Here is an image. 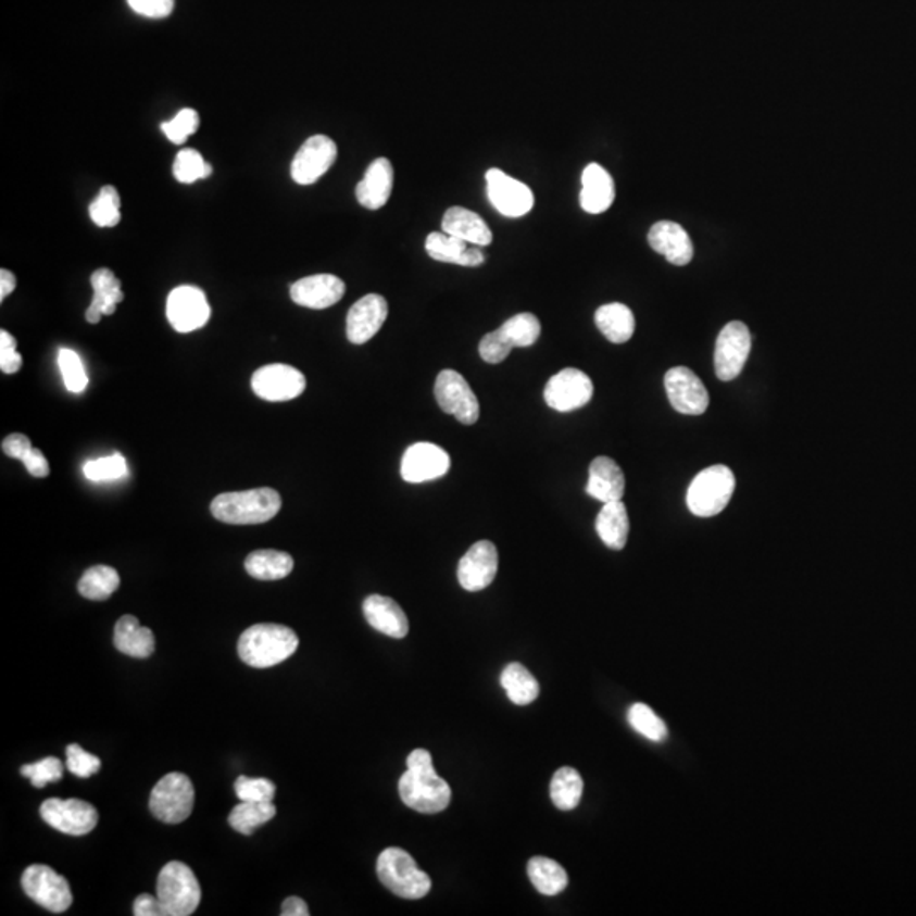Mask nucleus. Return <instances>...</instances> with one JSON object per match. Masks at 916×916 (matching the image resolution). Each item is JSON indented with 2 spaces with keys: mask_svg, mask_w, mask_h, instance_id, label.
Returning <instances> with one entry per match:
<instances>
[{
  "mask_svg": "<svg viewBox=\"0 0 916 916\" xmlns=\"http://www.w3.org/2000/svg\"><path fill=\"white\" fill-rule=\"evenodd\" d=\"M133 913L136 916H165L159 898L151 896V894H140L136 898Z\"/></svg>",
  "mask_w": 916,
  "mask_h": 916,
  "instance_id": "obj_54",
  "label": "nucleus"
},
{
  "mask_svg": "<svg viewBox=\"0 0 916 916\" xmlns=\"http://www.w3.org/2000/svg\"><path fill=\"white\" fill-rule=\"evenodd\" d=\"M399 796L411 810L425 815L449 808L452 789L438 776L434 758L425 749H416L407 757V770L399 779Z\"/></svg>",
  "mask_w": 916,
  "mask_h": 916,
  "instance_id": "obj_1",
  "label": "nucleus"
},
{
  "mask_svg": "<svg viewBox=\"0 0 916 916\" xmlns=\"http://www.w3.org/2000/svg\"><path fill=\"white\" fill-rule=\"evenodd\" d=\"M628 724L635 731H638L645 739L652 740V742H664L669 735L664 719L652 707L643 703L633 704L628 710Z\"/></svg>",
  "mask_w": 916,
  "mask_h": 916,
  "instance_id": "obj_40",
  "label": "nucleus"
},
{
  "mask_svg": "<svg viewBox=\"0 0 916 916\" xmlns=\"http://www.w3.org/2000/svg\"><path fill=\"white\" fill-rule=\"evenodd\" d=\"M283 916H310V908L305 905V901L298 896L287 898L283 903Z\"/></svg>",
  "mask_w": 916,
  "mask_h": 916,
  "instance_id": "obj_55",
  "label": "nucleus"
},
{
  "mask_svg": "<svg viewBox=\"0 0 916 916\" xmlns=\"http://www.w3.org/2000/svg\"><path fill=\"white\" fill-rule=\"evenodd\" d=\"M174 175L178 183L192 184L213 175V166L204 162L199 151L183 150L175 159Z\"/></svg>",
  "mask_w": 916,
  "mask_h": 916,
  "instance_id": "obj_42",
  "label": "nucleus"
},
{
  "mask_svg": "<svg viewBox=\"0 0 916 916\" xmlns=\"http://www.w3.org/2000/svg\"><path fill=\"white\" fill-rule=\"evenodd\" d=\"M511 350H513V344L506 340L499 328L495 331L488 332L479 343L480 359L491 365L501 364L503 360L507 359Z\"/></svg>",
  "mask_w": 916,
  "mask_h": 916,
  "instance_id": "obj_49",
  "label": "nucleus"
},
{
  "mask_svg": "<svg viewBox=\"0 0 916 916\" xmlns=\"http://www.w3.org/2000/svg\"><path fill=\"white\" fill-rule=\"evenodd\" d=\"M344 290L347 287L337 275H310L290 286V299L308 310H326L341 301Z\"/></svg>",
  "mask_w": 916,
  "mask_h": 916,
  "instance_id": "obj_21",
  "label": "nucleus"
},
{
  "mask_svg": "<svg viewBox=\"0 0 916 916\" xmlns=\"http://www.w3.org/2000/svg\"><path fill=\"white\" fill-rule=\"evenodd\" d=\"M59 365L60 372H62L63 382H65L68 391L74 392V394H80V392L86 391L89 377H87L86 367L81 364L80 356H78L75 350H60Z\"/></svg>",
  "mask_w": 916,
  "mask_h": 916,
  "instance_id": "obj_43",
  "label": "nucleus"
},
{
  "mask_svg": "<svg viewBox=\"0 0 916 916\" xmlns=\"http://www.w3.org/2000/svg\"><path fill=\"white\" fill-rule=\"evenodd\" d=\"M16 275L8 268L0 271V301H4L8 296L12 294V290L16 289Z\"/></svg>",
  "mask_w": 916,
  "mask_h": 916,
  "instance_id": "obj_56",
  "label": "nucleus"
},
{
  "mask_svg": "<svg viewBox=\"0 0 916 916\" xmlns=\"http://www.w3.org/2000/svg\"><path fill=\"white\" fill-rule=\"evenodd\" d=\"M735 492L733 472L727 465L704 468L692 479L686 495L689 511L700 518L719 515Z\"/></svg>",
  "mask_w": 916,
  "mask_h": 916,
  "instance_id": "obj_6",
  "label": "nucleus"
},
{
  "mask_svg": "<svg viewBox=\"0 0 916 916\" xmlns=\"http://www.w3.org/2000/svg\"><path fill=\"white\" fill-rule=\"evenodd\" d=\"M235 793L240 801H274L275 785L263 777L240 776L235 782Z\"/></svg>",
  "mask_w": 916,
  "mask_h": 916,
  "instance_id": "obj_47",
  "label": "nucleus"
},
{
  "mask_svg": "<svg viewBox=\"0 0 916 916\" xmlns=\"http://www.w3.org/2000/svg\"><path fill=\"white\" fill-rule=\"evenodd\" d=\"M526 869H528V878H530L531 884L535 886L538 893L545 894V896H555L567 888V873L553 858L537 855V857L530 858Z\"/></svg>",
  "mask_w": 916,
  "mask_h": 916,
  "instance_id": "obj_34",
  "label": "nucleus"
},
{
  "mask_svg": "<svg viewBox=\"0 0 916 916\" xmlns=\"http://www.w3.org/2000/svg\"><path fill=\"white\" fill-rule=\"evenodd\" d=\"M435 398L438 406L464 425H476L479 419V399L472 391L467 380L455 371H441L435 382Z\"/></svg>",
  "mask_w": 916,
  "mask_h": 916,
  "instance_id": "obj_9",
  "label": "nucleus"
},
{
  "mask_svg": "<svg viewBox=\"0 0 916 916\" xmlns=\"http://www.w3.org/2000/svg\"><path fill=\"white\" fill-rule=\"evenodd\" d=\"M751 331L743 323L731 322L719 331L715 347V372L719 380L737 379L751 355Z\"/></svg>",
  "mask_w": 916,
  "mask_h": 916,
  "instance_id": "obj_10",
  "label": "nucleus"
},
{
  "mask_svg": "<svg viewBox=\"0 0 916 916\" xmlns=\"http://www.w3.org/2000/svg\"><path fill=\"white\" fill-rule=\"evenodd\" d=\"M499 329L506 337V340L513 344V349H526V347L537 343L538 338H540L541 325L540 319L535 314L519 313L507 319Z\"/></svg>",
  "mask_w": 916,
  "mask_h": 916,
  "instance_id": "obj_39",
  "label": "nucleus"
},
{
  "mask_svg": "<svg viewBox=\"0 0 916 916\" xmlns=\"http://www.w3.org/2000/svg\"><path fill=\"white\" fill-rule=\"evenodd\" d=\"M199 128V114L193 109H183L172 121L162 124V131L175 145L186 143Z\"/></svg>",
  "mask_w": 916,
  "mask_h": 916,
  "instance_id": "obj_46",
  "label": "nucleus"
},
{
  "mask_svg": "<svg viewBox=\"0 0 916 916\" xmlns=\"http://www.w3.org/2000/svg\"><path fill=\"white\" fill-rule=\"evenodd\" d=\"M128 4L141 16L162 20L174 12L175 0H128Z\"/></svg>",
  "mask_w": 916,
  "mask_h": 916,
  "instance_id": "obj_51",
  "label": "nucleus"
},
{
  "mask_svg": "<svg viewBox=\"0 0 916 916\" xmlns=\"http://www.w3.org/2000/svg\"><path fill=\"white\" fill-rule=\"evenodd\" d=\"M426 253L437 262L455 263L462 267H479L486 262V255L477 244L455 238L446 231L429 233L426 236Z\"/></svg>",
  "mask_w": 916,
  "mask_h": 916,
  "instance_id": "obj_23",
  "label": "nucleus"
},
{
  "mask_svg": "<svg viewBox=\"0 0 916 916\" xmlns=\"http://www.w3.org/2000/svg\"><path fill=\"white\" fill-rule=\"evenodd\" d=\"M586 492L601 503L622 501L625 494V476L619 465L610 456H598L589 465Z\"/></svg>",
  "mask_w": 916,
  "mask_h": 916,
  "instance_id": "obj_26",
  "label": "nucleus"
},
{
  "mask_svg": "<svg viewBox=\"0 0 916 916\" xmlns=\"http://www.w3.org/2000/svg\"><path fill=\"white\" fill-rule=\"evenodd\" d=\"M377 876L387 890L404 900H422L431 891V879L399 846H389L377 858Z\"/></svg>",
  "mask_w": 916,
  "mask_h": 916,
  "instance_id": "obj_4",
  "label": "nucleus"
},
{
  "mask_svg": "<svg viewBox=\"0 0 916 916\" xmlns=\"http://www.w3.org/2000/svg\"><path fill=\"white\" fill-rule=\"evenodd\" d=\"M364 615L374 630L391 638H404L410 633V622L402 607L391 598L380 594L368 595L364 601Z\"/></svg>",
  "mask_w": 916,
  "mask_h": 916,
  "instance_id": "obj_25",
  "label": "nucleus"
},
{
  "mask_svg": "<svg viewBox=\"0 0 916 916\" xmlns=\"http://www.w3.org/2000/svg\"><path fill=\"white\" fill-rule=\"evenodd\" d=\"M21 774L27 777L35 788H45L50 782H59L63 777V764L60 758L47 757L35 764L21 767Z\"/></svg>",
  "mask_w": 916,
  "mask_h": 916,
  "instance_id": "obj_45",
  "label": "nucleus"
},
{
  "mask_svg": "<svg viewBox=\"0 0 916 916\" xmlns=\"http://www.w3.org/2000/svg\"><path fill=\"white\" fill-rule=\"evenodd\" d=\"M92 283L93 298L86 319L90 325H97L102 316L116 313L117 304L124 299L121 290V280L109 268H99L90 277Z\"/></svg>",
  "mask_w": 916,
  "mask_h": 916,
  "instance_id": "obj_28",
  "label": "nucleus"
},
{
  "mask_svg": "<svg viewBox=\"0 0 916 916\" xmlns=\"http://www.w3.org/2000/svg\"><path fill=\"white\" fill-rule=\"evenodd\" d=\"M283 498L272 488L225 492L211 503V513L228 525H262L279 515Z\"/></svg>",
  "mask_w": 916,
  "mask_h": 916,
  "instance_id": "obj_3",
  "label": "nucleus"
},
{
  "mask_svg": "<svg viewBox=\"0 0 916 916\" xmlns=\"http://www.w3.org/2000/svg\"><path fill=\"white\" fill-rule=\"evenodd\" d=\"M489 202L494 210L507 217H522L534 210L535 196L530 187L510 177L499 168H491L486 174Z\"/></svg>",
  "mask_w": 916,
  "mask_h": 916,
  "instance_id": "obj_16",
  "label": "nucleus"
},
{
  "mask_svg": "<svg viewBox=\"0 0 916 916\" xmlns=\"http://www.w3.org/2000/svg\"><path fill=\"white\" fill-rule=\"evenodd\" d=\"M304 374L286 364H271L252 376V389L259 398L271 402L292 401L305 391Z\"/></svg>",
  "mask_w": 916,
  "mask_h": 916,
  "instance_id": "obj_15",
  "label": "nucleus"
},
{
  "mask_svg": "<svg viewBox=\"0 0 916 916\" xmlns=\"http://www.w3.org/2000/svg\"><path fill=\"white\" fill-rule=\"evenodd\" d=\"M298 647V633L292 628L277 623H260L241 633L238 654L250 667L267 669L292 657Z\"/></svg>",
  "mask_w": 916,
  "mask_h": 916,
  "instance_id": "obj_2",
  "label": "nucleus"
},
{
  "mask_svg": "<svg viewBox=\"0 0 916 916\" xmlns=\"http://www.w3.org/2000/svg\"><path fill=\"white\" fill-rule=\"evenodd\" d=\"M582 791H585V781L573 767H562L553 774L552 782H550V798L562 812L577 808Z\"/></svg>",
  "mask_w": 916,
  "mask_h": 916,
  "instance_id": "obj_38",
  "label": "nucleus"
},
{
  "mask_svg": "<svg viewBox=\"0 0 916 916\" xmlns=\"http://www.w3.org/2000/svg\"><path fill=\"white\" fill-rule=\"evenodd\" d=\"M247 573L259 580H280L294 568V559L279 550H256L244 561Z\"/></svg>",
  "mask_w": 916,
  "mask_h": 916,
  "instance_id": "obj_33",
  "label": "nucleus"
},
{
  "mask_svg": "<svg viewBox=\"0 0 916 916\" xmlns=\"http://www.w3.org/2000/svg\"><path fill=\"white\" fill-rule=\"evenodd\" d=\"M84 474H86L87 479L93 480V482L116 480L128 474V464L121 453H113V455L87 462L84 465Z\"/></svg>",
  "mask_w": 916,
  "mask_h": 916,
  "instance_id": "obj_44",
  "label": "nucleus"
},
{
  "mask_svg": "<svg viewBox=\"0 0 916 916\" xmlns=\"http://www.w3.org/2000/svg\"><path fill=\"white\" fill-rule=\"evenodd\" d=\"M450 470V455L441 447L419 441L402 455L401 476L410 484L440 479Z\"/></svg>",
  "mask_w": 916,
  "mask_h": 916,
  "instance_id": "obj_18",
  "label": "nucleus"
},
{
  "mask_svg": "<svg viewBox=\"0 0 916 916\" xmlns=\"http://www.w3.org/2000/svg\"><path fill=\"white\" fill-rule=\"evenodd\" d=\"M389 304L380 294H367L352 305L347 316V337L353 344H364L376 337L386 323Z\"/></svg>",
  "mask_w": 916,
  "mask_h": 916,
  "instance_id": "obj_20",
  "label": "nucleus"
},
{
  "mask_svg": "<svg viewBox=\"0 0 916 916\" xmlns=\"http://www.w3.org/2000/svg\"><path fill=\"white\" fill-rule=\"evenodd\" d=\"M649 243L677 267H685L694 256V247L688 231L673 221L655 223L649 231Z\"/></svg>",
  "mask_w": 916,
  "mask_h": 916,
  "instance_id": "obj_22",
  "label": "nucleus"
},
{
  "mask_svg": "<svg viewBox=\"0 0 916 916\" xmlns=\"http://www.w3.org/2000/svg\"><path fill=\"white\" fill-rule=\"evenodd\" d=\"M441 228L449 235L477 247H488L492 243V231L488 223L474 211L459 208V205L447 211L441 221Z\"/></svg>",
  "mask_w": 916,
  "mask_h": 916,
  "instance_id": "obj_29",
  "label": "nucleus"
},
{
  "mask_svg": "<svg viewBox=\"0 0 916 916\" xmlns=\"http://www.w3.org/2000/svg\"><path fill=\"white\" fill-rule=\"evenodd\" d=\"M90 217L99 228H114L121 221V198L116 187H102L89 208Z\"/></svg>",
  "mask_w": 916,
  "mask_h": 916,
  "instance_id": "obj_41",
  "label": "nucleus"
},
{
  "mask_svg": "<svg viewBox=\"0 0 916 916\" xmlns=\"http://www.w3.org/2000/svg\"><path fill=\"white\" fill-rule=\"evenodd\" d=\"M337 143L325 135L311 136L296 153L290 175L299 186H311L316 183L337 162Z\"/></svg>",
  "mask_w": 916,
  "mask_h": 916,
  "instance_id": "obj_13",
  "label": "nucleus"
},
{
  "mask_svg": "<svg viewBox=\"0 0 916 916\" xmlns=\"http://www.w3.org/2000/svg\"><path fill=\"white\" fill-rule=\"evenodd\" d=\"M39 813L51 828L62 831L66 836H87L99 821V813L92 804L87 803V801L75 800V798H72V800L51 798V800L41 804Z\"/></svg>",
  "mask_w": 916,
  "mask_h": 916,
  "instance_id": "obj_11",
  "label": "nucleus"
},
{
  "mask_svg": "<svg viewBox=\"0 0 916 916\" xmlns=\"http://www.w3.org/2000/svg\"><path fill=\"white\" fill-rule=\"evenodd\" d=\"M114 645L124 655L147 658L155 652V635L150 628L141 627L135 616L124 615L114 627Z\"/></svg>",
  "mask_w": 916,
  "mask_h": 916,
  "instance_id": "obj_30",
  "label": "nucleus"
},
{
  "mask_svg": "<svg viewBox=\"0 0 916 916\" xmlns=\"http://www.w3.org/2000/svg\"><path fill=\"white\" fill-rule=\"evenodd\" d=\"M615 201V183L600 163H589L582 172L580 205L589 214H601L610 210Z\"/></svg>",
  "mask_w": 916,
  "mask_h": 916,
  "instance_id": "obj_27",
  "label": "nucleus"
},
{
  "mask_svg": "<svg viewBox=\"0 0 916 916\" xmlns=\"http://www.w3.org/2000/svg\"><path fill=\"white\" fill-rule=\"evenodd\" d=\"M120 574L109 565H93L87 568L78 580V592L86 600L105 601L120 588Z\"/></svg>",
  "mask_w": 916,
  "mask_h": 916,
  "instance_id": "obj_37",
  "label": "nucleus"
},
{
  "mask_svg": "<svg viewBox=\"0 0 916 916\" xmlns=\"http://www.w3.org/2000/svg\"><path fill=\"white\" fill-rule=\"evenodd\" d=\"M498 567L499 555L494 543L489 540L477 541L459 564V582L465 591H482L492 585Z\"/></svg>",
  "mask_w": 916,
  "mask_h": 916,
  "instance_id": "obj_19",
  "label": "nucleus"
},
{
  "mask_svg": "<svg viewBox=\"0 0 916 916\" xmlns=\"http://www.w3.org/2000/svg\"><path fill=\"white\" fill-rule=\"evenodd\" d=\"M21 886L27 896L48 912H66L74 901L68 881L45 864L27 867L21 878Z\"/></svg>",
  "mask_w": 916,
  "mask_h": 916,
  "instance_id": "obj_8",
  "label": "nucleus"
},
{
  "mask_svg": "<svg viewBox=\"0 0 916 916\" xmlns=\"http://www.w3.org/2000/svg\"><path fill=\"white\" fill-rule=\"evenodd\" d=\"M101 758L84 751L77 743L66 746V767L77 777H90L101 770Z\"/></svg>",
  "mask_w": 916,
  "mask_h": 916,
  "instance_id": "obj_48",
  "label": "nucleus"
},
{
  "mask_svg": "<svg viewBox=\"0 0 916 916\" xmlns=\"http://www.w3.org/2000/svg\"><path fill=\"white\" fill-rule=\"evenodd\" d=\"M595 326L611 343H627L635 332V316L628 305L611 302L595 311Z\"/></svg>",
  "mask_w": 916,
  "mask_h": 916,
  "instance_id": "obj_32",
  "label": "nucleus"
},
{
  "mask_svg": "<svg viewBox=\"0 0 916 916\" xmlns=\"http://www.w3.org/2000/svg\"><path fill=\"white\" fill-rule=\"evenodd\" d=\"M595 531H598L607 549H625L628 534H630V519H628L627 506L623 501L604 504L598 519H595Z\"/></svg>",
  "mask_w": 916,
  "mask_h": 916,
  "instance_id": "obj_31",
  "label": "nucleus"
},
{
  "mask_svg": "<svg viewBox=\"0 0 916 916\" xmlns=\"http://www.w3.org/2000/svg\"><path fill=\"white\" fill-rule=\"evenodd\" d=\"M193 793L192 781L183 773H171L163 776L151 791L150 810L155 818L163 824H183L192 813Z\"/></svg>",
  "mask_w": 916,
  "mask_h": 916,
  "instance_id": "obj_7",
  "label": "nucleus"
},
{
  "mask_svg": "<svg viewBox=\"0 0 916 916\" xmlns=\"http://www.w3.org/2000/svg\"><path fill=\"white\" fill-rule=\"evenodd\" d=\"M665 391L677 413L700 416L707 410L710 396L700 377L688 367H674L665 374Z\"/></svg>",
  "mask_w": 916,
  "mask_h": 916,
  "instance_id": "obj_17",
  "label": "nucleus"
},
{
  "mask_svg": "<svg viewBox=\"0 0 916 916\" xmlns=\"http://www.w3.org/2000/svg\"><path fill=\"white\" fill-rule=\"evenodd\" d=\"M166 317L175 331H196L210 322L211 305L199 287H177L166 299Z\"/></svg>",
  "mask_w": 916,
  "mask_h": 916,
  "instance_id": "obj_14",
  "label": "nucleus"
},
{
  "mask_svg": "<svg viewBox=\"0 0 916 916\" xmlns=\"http://www.w3.org/2000/svg\"><path fill=\"white\" fill-rule=\"evenodd\" d=\"M32 449V440L26 435L12 434L2 441V452L17 461H23L24 455Z\"/></svg>",
  "mask_w": 916,
  "mask_h": 916,
  "instance_id": "obj_52",
  "label": "nucleus"
},
{
  "mask_svg": "<svg viewBox=\"0 0 916 916\" xmlns=\"http://www.w3.org/2000/svg\"><path fill=\"white\" fill-rule=\"evenodd\" d=\"M23 367V356L17 353V343L11 332L0 331V371L11 376Z\"/></svg>",
  "mask_w": 916,
  "mask_h": 916,
  "instance_id": "obj_50",
  "label": "nucleus"
},
{
  "mask_svg": "<svg viewBox=\"0 0 916 916\" xmlns=\"http://www.w3.org/2000/svg\"><path fill=\"white\" fill-rule=\"evenodd\" d=\"M594 394V386L588 374L579 368H564L550 377L545 386L547 404L559 413L580 410L585 407Z\"/></svg>",
  "mask_w": 916,
  "mask_h": 916,
  "instance_id": "obj_12",
  "label": "nucleus"
},
{
  "mask_svg": "<svg viewBox=\"0 0 916 916\" xmlns=\"http://www.w3.org/2000/svg\"><path fill=\"white\" fill-rule=\"evenodd\" d=\"M277 808L272 801H241L236 804L228 816V824L233 830L243 836H252L253 831L274 818Z\"/></svg>",
  "mask_w": 916,
  "mask_h": 916,
  "instance_id": "obj_36",
  "label": "nucleus"
},
{
  "mask_svg": "<svg viewBox=\"0 0 916 916\" xmlns=\"http://www.w3.org/2000/svg\"><path fill=\"white\" fill-rule=\"evenodd\" d=\"M156 898L165 916H189L201 903V886L187 864L174 861L160 870Z\"/></svg>",
  "mask_w": 916,
  "mask_h": 916,
  "instance_id": "obj_5",
  "label": "nucleus"
},
{
  "mask_svg": "<svg viewBox=\"0 0 916 916\" xmlns=\"http://www.w3.org/2000/svg\"><path fill=\"white\" fill-rule=\"evenodd\" d=\"M501 686L506 691L507 698L518 706L534 703L540 694V685L534 674L518 662L506 665V669L501 674Z\"/></svg>",
  "mask_w": 916,
  "mask_h": 916,
  "instance_id": "obj_35",
  "label": "nucleus"
},
{
  "mask_svg": "<svg viewBox=\"0 0 916 916\" xmlns=\"http://www.w3.org/2000/svg\"><path fill=\"white\" fill-rule=\"evenodd\" d=\"M24 467L32 474L33 477H48L50 476V464H48L47 456L38 449H32L24 455Z\"/></svg>",
  "mask_w": 916,
  "mask_h": 916,
  "instance_id": "obj_53",
  "label": "nucleus"
},
{
  "mask_svg": "<svg viewBox=\"0 0 916 916\" xmlns=\"http://www.w3.org/2000/svg\"><path fill=\"white\" fill-rule=\"evenodd\" d=\"M394 168L387 159H377L368 165L365 177L355 189L356 201L367 210L377 211L391 198Z\"/></svg>",
  "mask_w": 916,
  "mask_h": 916,
  "instance_id": "obj_24",
  "label": "nucleus"
}]
</instances>
